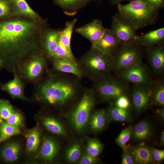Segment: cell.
I'll return each mask as SVG.
<instances>
[{"instance_id": "44", "label": "cell", "mask_w": 164, "mask_h": 164, "mask_svg": "<svg viewBox=\"0 0 164 164\" xmlns=\"http://www.w3.org/2000/svg\"><path fill=\"white\" fill-rule=\"evenodd\" d=\"M156 112L162 119H164V110L163 108H161L157 110Z\"/></svg>"}, {"instance_id": "45", "label": "cell", "mask_w": 164, "mask_h": 164, "mask_svg": "<svg viewBox=\"0 0 164 164\" xmlns=\"http://www.w3.org/2000/svg\"><path fill=\"white\" fill-rule=\"evenodd\" d=\"M160 144L162 145L164 144V132L162 131L161 132L160 138Z\"/></svg>"}, {"instance_id": "23", "label": "cell", "mask_w": 164, "mask_h": 164, "mask_svg": "<svg viewBox=\"0 0 164 164\" xmlns=\"http://www.w3.org/2000/svg\"><path fill=\"white\" fill-rule=\"evenodd\" d=\"M108 121L128 122L131 121L132 117L129 108L124 109L111 105L107 111Z\"/></svg>"}, {"instance_id": "16", "label": "cell", "mask_w": 164, "mask_h": 164, "mask_svg": "<svg viewBox=\"0 0 164 164\" xmlns=\"http://www.w3.org/2000/svg\"><path fill=\"white\" fill-rule=\"evenodd\" d=\"M148 60L155 73L159 74L164 69V47L160 44L150 49L148 53Z\"/></svg>"}, {"instance_id": "12", "label": "cell", "mask_w": 164, "mask_h": 164, "mask_svg": "<svg viewBox=\"0 0 164 164\" xmlns=\"http://www.w3.org/2000/svg\"><path fill=\"white\" fill-rule=\"evenodd\" d=\"M121 44L120 41L113 35L110 29L105 28L101 38L92 44L91 47L104 53L112 54Z\"/></svg>"}, {"instance_id": "39", "label": "cell", "mask_w": 164, "mask_h": 164, "mask_svg": "<svg viewBox=\"0 0 164 164\" xmlns=\"http://www.w3.org/2000/svg\"><path fill=\"white\" fill-rule=\"evenodd\" d=\"M114 105L117 107L124 109L129 108L130 104L127 95L120 96L116 99Z\"/></svg>"}, {"instance_id": "24", "label": "cell", "mask_w": 164, "mask_h": 164, "mask_svg": "<svg viewBox=\"0 0 164 164\" xmlns=\"http://www.w3.org/2000/svg\"><path fill=\"white\" fill-rule=\"evenodd\" d=\"M21 150L20 145L16 142L7 144L1 152L2 157L6 162H12L18 159Z\"/></svg>"}, {"instance_id": "33", "label": "cell", "mask_w": 164, "mask_h": 164, "mask_svg": "<svg viewBox=\"0 0 164 164\" xmlns=\"http://www.w3.org/2000/svg\"><path fill=\"white\" fill-rule=\"evenodd\" d=\"M103 146L102 144L96 139H91L87 143L86 152L94 157H97L101 152Z\"/></svg>"}, {"instance_id": "41", "label": "cell", "mask_w": 164, "mask_h": 164, "mask_svg": "<svg viewBox=\"0 0 164 164\" xmlns=\"http://www.w3.org/2000/svg\"><path fill=\"white\" fill-rule=\"evenodd\" d=\"M97 157L92 156L86 152L81 157L79 163L80 164H94L97 161Z\"/></svg>"}, {"instance_id": "18", "label": "cell", "mask_w": 164, "mask_h": 164, "mask_svg": "<svg viewBox=\"0 0 164 164\" xmlns=\"http://www.w3.org/2000/svg\"><path fill=\"white\" fill-rule=\"evenodd\" d=\"M164 39V28L150 31L141 36H138L135 43L150 47L161 44Z\"/></svg>"}, {"instance_id": "42", "label": "cell", "mask_w": 164, "mask_h": 164, "mask_svg": "<svg viewBox=\"0 0 164 164\" xmlns=\"http://www.w3.org/2000/svg\"><path fill=\"white\" fill-rule=\"evenodd\" d=\"M152 158L157 162H159L164 159V151L163 150L157 149L154 148L151 149Z\"/></svg>"}, {"instance_id": "1", "label": "cell", "mask_w": 164, "mask_h": 164, "mask_svg": "<svg viewBox=\"0 0 164 164\" xmlns=\"http://www.w3.org/2000/svg\"><path fill=\"white\" fill-rule=\"evenodd\" d=\"M17 16L0 20V59L2 67L13 72L38 52L44 29L43 21Z\"/></svg>"}, {"instance_id": "11", "label": "cell", "mask_w": 164, "mask_h": 164, "mask_svg": "<svg viewBox=\"0 0 164 164\" xmlns=\"http://www.w3.org/2000/svg\"><path fill=\"white\" fill-rule=\"evenodd\" d=\"M151 84L149 85L135 84L132 89L133 105L135 111L138 113L146 109L152 101Z\"/></svg>"}, {"instance_id": "34", "label": "cell", "mask_w": 164, "mask_h": 164, "mask_svg": "<svg viewBox=\"0 0 164 164\" xmlns=\"http://www.w3.org/2000/svg\"><path fill=\"white\" fill-rule=\"evenodd\" d=\"M81 148L78 143H75L71 145L67 150L66 157L67 160L70 162H74L77 161L81 155Z\"/></svg>"}, {"instance_id": "21", "label": "cell", "mask_w": 164, "mask_h": 164, "mask_svg": "<svg viewBox=\"0 0 164 164\" xmlns=\"http://www.w3.org/2000/svg\"><path fill=\"white\" fill-rule=\"evenodd\" d=\"M15 14L17 16L26 17L33 20L43 21L30 7L26 0H11Z\"/></svg>"}, {"instance_id": "26", "label": "cell", "mask_w": 164, "mask_h": 164, "mask_svg": "<svg viewBox=\"0 0 164 164\" xmlns=\"http://www.w3.org/2000/svg\"><path fill=\"white\" fill-rule=\"evenodd\" d=\"M77 22V19H75L68 22L66 24L65 28L60 32V42L71 53H73L70 46L71 36Z\"/></svg>"}, {"instance_id": "38", "label": "cell", "mask_w": 164, "mask_h": 164, "mask_svg": "<svg viewBox=\"0 0 164 164\" xmlns=\"http://www.w3.org/2000/svg\"><path fill=\"white\" fill-rule=\"evenodd\" d=\"M6 121L10 125L20 128L22 125L23 118L19 112L14 110Z\"/></svg>"}, {"instance_id": "31", "label": "cell", "mask_w": 164, "mask_h": 164, "mask_svg": "<svg viewBox=\"0 0 164 164\" xmlns=\"http://www.w3.org/2000/svg\"><path fill=\"white\" fill-rule=\"evenodd\" d=\"M91 0H54L55 2L63 9L76 10L84 6Z\"/></svg>"}, {"instance_id": "8", "label": "cell", "mask_w": 164, "mask_h": 164, "mask_svg": "<svg viewBox=\"0 0 164 164\" xmlns=\"http://www.w3.org/2000/svg\"><path fill=\"white\" fill-rule=\"evenodd\" d=\"M46 66V60L43 53L38 52L25 60L17 70L25 80L32 81L43 75Z\"/></svg>"}, {"instance_id": "19", "label": "cell", "mask_w": 164, "mask_h": 164, "mask_svg": "<svg viewBox=\"0 0 164 164\" xmlns=\"http://www.w3.org/2000/svg\"><path fill=\"white\" fill-rule=\"evenodd\" d=\"M129 150L136 163L148 164L155 162L152 155L151 149L144 144L133 147Z\"/></svg>"}, {"instance_id": "4", "label": "cell", "mask_w": 164, "mask_h": 164, "mask_svg": "<svg viewBox=\"0 0 164 164\" xmlns=\"http://www.w3.org/2000/svg\"><path fill=\"white\" fill-rule=\"evenodd\" d=\"M119 14L137 29L153 23L157 10L142 0H134L128 4H117Z\"/></svg>"}, {"instance_id": "20", "label": "cell", "mask_w": 164, "mask_h": 164, "mask_svg": "<svg viewBox=\"0 0 164 164\" xmlns=\"http://www.w3.org/2000/svg\"><path fill=\"white\" fill-rule=\"evenodd\" d=\"M59 151L57 143L53 138L48 137L45 138L42 143L39 155L42 160L50 162L55 158Z\"/></svg>"}, {"instance_id": "43", "label": "cell", "mask_w": 164, "mask_h": 164, "mask_svg": "<svg viewBox=\"0 0 164 164\" xmlns=\"http://www.w3.org/2000/svg\"><path fill=\"white\" fill-rule=\"evenodd\" d=\"M156 10L163 5L164 0H142Z\"/></svg>"}, {"instance_id": "25", "label": "cell", "mask_w": 164, "mask_h": 164, "mask_svg": "<svg viewBox=\"0 0 164 164\" xmlns=\"http://www.w3.org/2000/svg\"><path fill=\"white\" fill-rule=\"evenodd\" d=\"M90 126L91 130L94 132L102 131L108 122L107 112L103 109L95 111L91 116Z\"/></svg>"}, {"instance_id": "29", "label": "cell", "mask_w": 164, "mask_h": 164, "mask_svg": "<svg viewBox=\"0 0 164 164\" xmlns=\"http://www.w3.org/2000/svg\"><path fill=\"white\" fill-rule=\"evenodd\" d=\"M43 123L50 132L54 134L65 135L66 131L62 125L55 119L52 117H46L44 118Z\"/></svg>"}, {"instance_id": "30", "label": "cell", "mask_w": 164, "mask_h": 164, "mask_svg": "<svg viewBox=\"0 0 164 164\" xmlns=\"http://www.w3.org/2000/svg\"><path fill=\"white\" fill-rule=\"evenodd\" d=\"M20 133V128L2 122L0 125V143L10 137Z\"/></svg>"}, {"instance_id": "6", "label": "cell", "mask_w": 164, "mask_h": 164, "mask_svg": "<svg viewBox=\"0 0 164 164\" xmlns=\"http://www.w3.org/2000/svg\"><path fill=\"white\" fill-rule=\"evenodd\" d=\"M86 90L71 115V122L74 128L79 132L87 123L95 103L93 91Z\"/></svg>"}, {"instance_id": "22", "label": "cell", "mask_w": 164, "mask_h": 164, "mask_svg": "<svg viewBox=\"0 0 164 164\" xmlns=\"http://www.w3.org/2000/svg\"><path fill=\"white\" fill-rule=\"evenodd\" d=\"M152 135V127L146 120H143L132 128V136L136 141L148 140Z\"/></svg>"}, {"instance_id": "13", "label": "cell", "mask_w": 164, "mask_h": 164, "mask_svg": "<svg viewBox=\"0 0 164 164\" xmlns=\"http://www.w3.org/2000/svg\"><path fill=\"white\" fill-rule=\"evenodd\" d=\"M53 58V65L55 70L60 72L73 75L80 79L84 76L78 62L70 59Z\"/></svg>"}, {"instance_id": "9", "label": "cell", "mask_w": 164, "mask_h": 164, "mask_svg": "<svg viewBox=\"0 0 164 164\" xmlns=\"http://www.w3.org/2000/svg\"><path fill=\"white\" fill-rule=\"evenodd\" d=\"M117 73L120 78L135 85H150L153 81L150 70L142 61Z\"/></svg>"}, {"instance_id": "5", "label": "cell", "mask_w": 164, "mask_h": 164, "mask_svg": "<svg viewBox=\"0 0 164 164\" xmlns=\"http://www.w3.org/2000/svg\"><path fill=\"white\" fill-rule=\"evenodd\" d=\"M112 70L116 72L142 61L141 50L135 43L122 44L112 53Z\"/></svg>"}, {"instance_id": "7", "label": "cell", "mask_w": 164, "mask_h": 164, "mask_svg": "<svg viewBox=\"0 0 164 164\" xmlns=\"http://www.w3.org/2000/svg\"><path fill=\"white\" fill-rule=\"evenodd\" d=\"M94 82L96 91L105 100L116 99L121 96L127 95L129 91L126 84L108 75Z\"/></svg>"}, {"instance_id": "17", "label": "cell", "mask_w": 164, "mask_h": 164, "mask_svg": "<svg viewBox=\"0 0 164 164\" xmlns=\"http://www.w3.org/2000/svg\"><path fill=\"white\" fill-rule=\"evenodd\" d=\"M14 75L12 80L1 85V90L14 98L26 100L24 94V84L16 72H14Z\"/></svg>"}, {"instance_id": "37", "label": "cell", "mask_w": 164, "mask_h": 164, "mask_svg": "<svg viewBox=\"0 0 164 164\" xmlns=\"http://www.w3.org/2000/svg\"><path fill=\"white\" fill-rule=\"evenodd\" d=\"M14 111L12 105L6 100H0V118L6 120Z\"/></svg>"}, {"instance_id": "10", "label": "cell", "mask_w": 164, "mask_h": 164, "mask_svg": "<svg viewBox=\"0 0 164 164\" xmlns=\"http://www.w3.org/2000/svg\"><path fill=\"white\" fill-rule=\"evenodd\" d=\"M110 29L122 44L136 43L138 36L136 32V29L119 13L116 14L113 17Z\"/></svg>"}, {"instance_id": "35", "label": "cell", "mask_w": 164, "mask_h": 164, "mask_svg": "<svg viewBox=\"0 0 164 164\" xmlns=\"http://www.w3.org/2000/svg\"><path fill=\"white\" fill-rule=\"evenodd\" d=\"M132 128L128 126L123 129L115 140L117 144L123 149L126 148L125 144L132 136Z\"/></svg>"}, {"instance_id": "3", "label": "cell", "mask_w": 164, "mask_h": 164, "mask_svg": "<svg viewBox=\"0 0 164 164\" xmlns=\"http://www.w3.org/2000/svg\"><path fill=\"white\" fill-rule=\"evenodd\" d=\"M78 63L84 76L95 81L108 75L112 70V54L104 53L91 47Z\"/></svg>"}, {"instance_id": "47", "label": "cell", "mask_w": 164, "mask_h": 164, "mask_svg": "<svg viewBox=\"0 0 164 164\" xmlns=\"http://www.w3.org/2000/svg\"><path fill=\"white\" fill-rule=\"evenodd\" d=\"M2 62L1 60L0 59V68L1 67H2Z\"/></svg>"}, {"instance_id": "48", "label": "cell", "mask_w": 164, "mask_h": 164, "mask_svg": "<svg viewBox=\"0 0 164 164\" xmlns=\"http://www.w3.org/2000/svg\"><path fill=\"white\" fill-rule=\"evenodd\" d=\"M1 121H2L1 119L0 118V122H1Z\"/></svg>"}, {"instance_id": "27", "label": "cell", "mask_w": 164, "mask_h": 164, "mask_svg": "<svg viewBox=\"0 0 164 164\" xmlns=\"http://www.w3.org/2000/svg\"><path fill=\"white\" fill-rule=\"evenodd\" d=\"M150 88L152 101L157 105H164V84L163 81H152Z\"/></svg>"}, {"instance_id": "36", "label": "cell", "mask_w": 164, "mask_h": 164, "mask_svg": "<svg viewBox=\"0 0 164 164\" xmlns=\"http://www.w3.org/2000/svg\"><path fill=\"white\" fill-rule=\"evenodd\" d=\"M53 58L68 59L76 60L73 53H70L67 48L60 43L59 40L52 58Z\"/></svg>"}, {"instance_id": "28", "label": "cell", "mask_w": 164, "mask_h": 164, "mask_svg": "<svg viewBox=\"0 0 164 164\" xmlns=\"http://www.w3.org/2000/svg\"><path fill=\"white\" fill-rule=\"evenodd\" d=\"M40 133L38 127H36L29 133L26 142V149L28 152H35L40 143Z\"/></svg>"}, {"instance_id": "14", "label": "cell", "mask_w": 164, "mask_h": 164, "mask_svg": "<svg viewBox=\"0 0 164 164\" xmlns=\"http://www.w3.org/2000/svg\"><path fill=\"white\" fill-rule=\"evenodd\" d=\"M105 29L101 21L95 19L83 26L77 28L75 30L77 33L88 39L92 44L101 38Z\"/></svg>"}, {"instance_id": "32", "label": "cell", "mask_w": 164, "mask_h": 164, "mask_svg": "<svg viewBox=\"0 0 164 164\" xmlns=\"http://www.w3.org/2000/svg\"><path fill=\"white\" fill-rule=\"evenodd\" d=\"M15 16L11 0H0V20Z\"/></svg>"}, {"instance_id": "40", "label": "cell", "mask_w": 164, "mask_h": 164, "mask_svg": "<svg viewBox=\"0 0 164 164\" xmlns=\"http://www.w3.org/2000/svg\"><path fill=\"white\" fill-rule=\"evenodd\" d=\"M121 163L122 164H134L136 163L134 158L129 151L126 148L123 149Z\"/></svg>"}, {"instance_id": "2", "label": "cell", "mask_w": 164, "mask_h": 164, "mask_svg": "<svg viewBox=\"0 0 164 164\" xmlns=\"http://www.w3.org/2000/svg\"><path fill=\"white\" fill-rule=\"evenodd\" d=\"M78 79L65 75L50 76L38 86L37 97L49 104L63 106L74 99L80 90Z\"/></svg>"}, {"instance_id": "15", "label": "cell", "mask_w": 164, "mask_h": 164, "mask_svg": "<svg viewBox=\"0 0 164 164\" xmlns=\"http://www.w3.org/2000/svg\"><path fill=\"white\" fill-rule=\"evenodd\" d=\"M60 31L50 29H44L41 38V45L46 56L52 58L57 47Z\"/></svg>"}, {"instance_id": "46", "label": "cell", "mask_w": 164, "mask_h": 164, "mask_svg": "<svg viewBox=\"0 0 164 164\" xmlns=\"http://www.w3.org/2000/svg\"><path fill=\"white\" fill-rule=\"evenodd\" d=\"M125 0L132 1V0H110V1L112 4H117L118 3H120L121 2Z\"/></svg>"}]
</instances>
